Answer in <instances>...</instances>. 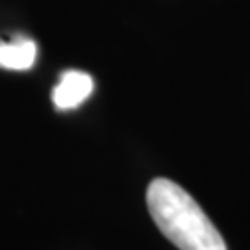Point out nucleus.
I'll return each instance as SVG.
<instances>
[{"mask_svg":"<svg viewBox=\"0 0 250 250\" xmlns=\"http://www.w3.org/2000/svg\"><path fill=\"white\" fill-rule=\"evenodd\" d=\"M95 82L83 71H65L52 91L54 106L62 111L74 109L89 99Z\"/></svg>","mask_w":250,"mask_h":250,"instance_id":"obj_2","label":"nucleus"},{"mask_svg":"<svg viewBox=\"0 0 250 250\" xmlns=\"http://www.w3.org/2000/svg\"><path fill=\"white\" fill-rule=\"evenodd\" d=\"M37 58L36 41L17 36L9 41H0V69L28 71Z\"/></svg>","mask_w":250,"mask_h":250,"instance_id":"obj_3","label":"nucleus"},{"mask_svg":"<svg viewBox=\"0 0 250 250\" xmlns=\"http://www.w3.org/2000/svg\"><path fill=\"white\" fill-rule=\"evenodd\" d=\"M146 204L160 232L180 250H228L223 235L186 189L156 178L146 191Z\"/></svg>","mask_w":250,"mask_h":250,"instance_id":"obj_1","label":"nucleus"}]
</instances>
